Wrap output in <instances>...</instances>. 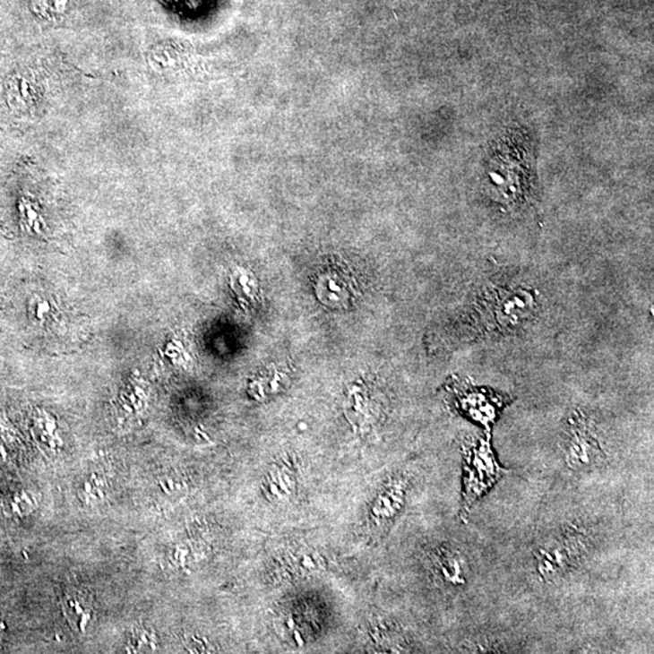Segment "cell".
<instances>
[{
  "instance_id": "6da1fadb",
  "label": "cell",
  "mask_w": 654,
  "mask_h": 654,
  "mask_svg": "<svg viewBox=\"0 0 654 654\" xmlns=\"http://www.w3.org/2000/svg\"><path fill=\"white\" fill-rule=\"evenodd\" d=\"M542 309L538 290L507 277L491 278L463 303L443 332L446 347L469 346L521 335Z\"/></svg>"
},
{
  "instance_id": "5b68a950",
  "label": "cell",
  "mask_w": 654,
  "mask_h": 654,
  "mask_svg": "<svg viewBox=\"0 0 654 654\" xmlns=\"http://www.w3.org/2000/svg\"><path fill=\"white\" fill-rule=\"evenodd\" d=\"M563 452L564 462L573 471L595 470L605 463L606 453L597 426L581 409L571 413L567 419Z\"/></svg>"
},
{
  "instance_id": "8992f818",
  "label": "cell",
  "mask_w": 654,
  "mask_h": 654,
  "mask_svg": "<svg viewBox=\"0 0 654 654\" xmlns=\"http://www.w3.org/2000/svg\"><path fill=\"white\" fill-rule=\"evenodd\" d=\"M436 566L445 583L452 587H464L469 577V563L467 556L457 549L440 550L436 557Z\"/></svg>"
},
{
  "instance_id": "277c9868",
  "label": "cell",
  "mask_w": 654,
  "mask_h": 654,
  "mask_svg": "<svg viewBox=\"0 0 654 654\" xmlns=\"http://www.w3.org/2000/svg\"><path fill=\"white\" fill-rule=\"evenodd\" d=\"M451 406L464 417L484 426L491 432L492 426L512 399L490 388L478 387L467 378L454 376L446 384Z\"/></svg>"
},
{
  "instance_id": "52a82bcc",
  "label": "cell",
  "mask_w": 654,
  "mask_h": 654,
  "mask_svg": "<svg viewBox=\"0 0 654 654\" xmlns=\"http://www.w3.org/2000/svg\"><path fill=\"white\" fill-rule=\"evenodd\" d=\"M65 614L72 624L84 632L86 625L91 621L92 607L84 595L71 594L65 598Z\"/></svg>"
},
{
  "instance_id": "3957f363",
  "label": "cell",
  "mask_w": 654,
  "mask_h": 654,
  "mask_svg": "<svg viewBox=\"0 0 654 654\" xmlns=\"http://www.w3.org/2000/svg\"><path fill=\"white\" fill-rule=\"evenodd\" d=\"M491 446V432L463 443V495L460 514L466 521L474 505L504 477Z\"/></svg>"
},
{
  "instance_id": "7a4b0ae2",
  "label": "cell",
  "mask_w": 654,
  "mask_h": 654,
  "mask_svg": "<svg viewBox=\"0 0 654 654\" xmlns=\"http://www.w3.org/2000/svg\"><path fill=\"white\" fill-rule=\"evenodd\" d=\"M590 549V536L583 529L566 526L557 529L535 550L537 572L546 583L563 580L581 566Z\"/></svg>"
}]
</instances>
